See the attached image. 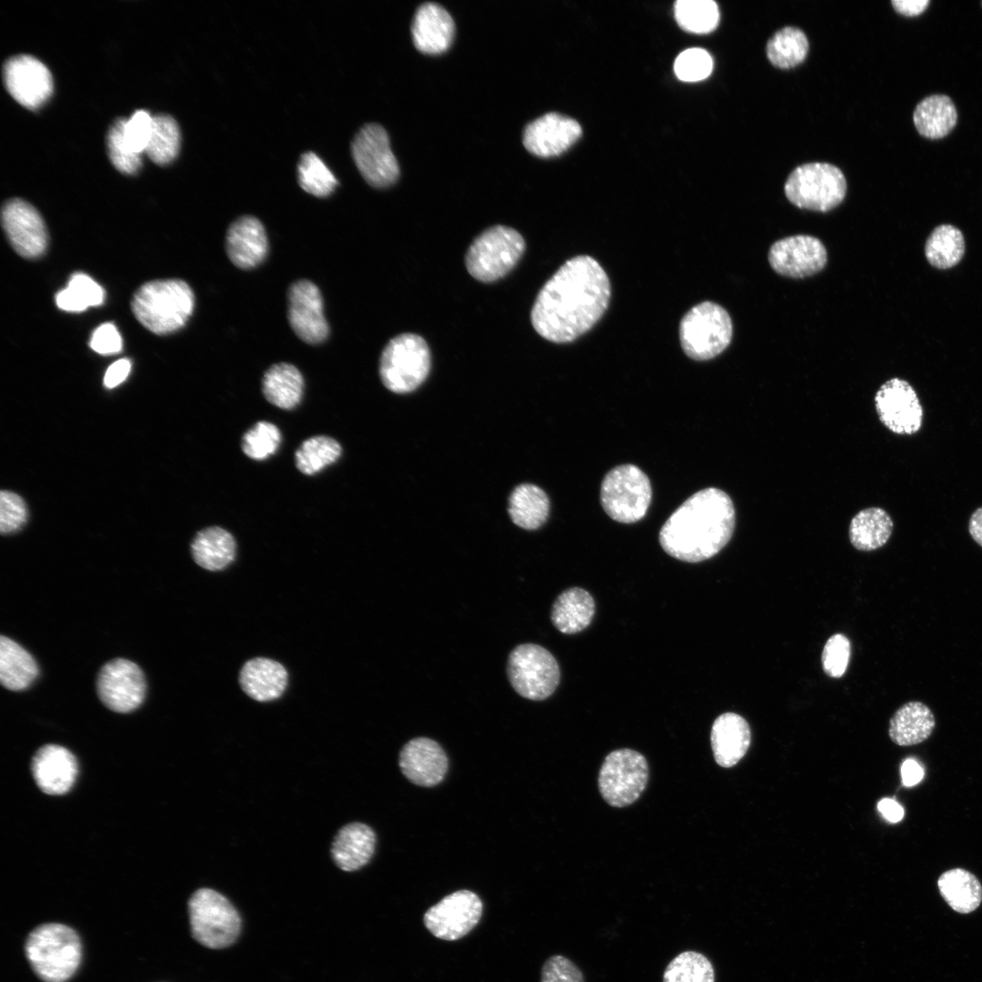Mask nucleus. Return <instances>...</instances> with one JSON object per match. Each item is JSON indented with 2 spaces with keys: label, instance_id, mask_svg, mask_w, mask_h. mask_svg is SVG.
I'll return each mask as SVG.
<instances>
[{
  "label": "nucleus",
  "instance_id": "obj_1",
  "mask_svg": "<svg viewBox=\"0 0 982 982\" xmlns=\"http://www.w3.org/2000/svg\"><path fill=\"white\" fill-rule=\"evenodd\" d=\"M611 295L608 276L589 256L567 261L540 289L531 323L545 339L568 343L587 332L606 312Z\"/></svg>",
  "mask_w": 982,
  "mask_h": 982
},
{
  "label": "nucleus",
  "instance_id": "obj_2",
  "mask_svg": "<svg viewBox=\"0 0 982 982\" xmlns=\"http://www.w3.org/2000/svg\"><path fill=\"white\" fill-rule=\"evenodd\" d=\"M735 523L730 496L719 488H705L669 516L659 532V542L674 558L701 562L716 556L729 542Z\"/></svg>",
  "mask_w": 982,
  "mask_h": 982
},
{
  "label": "nucleus",
  "instance_id": "obj_3",
  "mask_svg": "<svg viewBox=\"0 0 982 982\" xmlns=\"http://www.w3.org/2000/svg\"><path fill=\"white\" fill-rule=\"evenodd\" d=\"M25 954L35 974L44 982H65L76 972L82 958L77 933L61 923H45L26 937Z\"/></svg>",
  "mask_w": 982,
  "mask_h": 982
},
{
  "label": "nucleus",
  "instance_id": "obj_4",
  "mask_svg": "<svg viewBox=\"0 0 982 982\" xmlns=\"http://www.w3.org/2000/svg\"><path fill=\"white\" fill-rule=\"evenodd\" d=\"M194 307L193 290L181 279L147 282L135 292L132 300V310L137 320L157 335L169 334L184 326Z\"/></svg>",
  "mask_w": 982,
  "mask_h": 982
},
{
  "label": "nucleus",
  "instance_id": "obj_5",
  "mask_svg": "<svg viewBox=\"0 0 982 982\" xmlns=\"http://www.w3.org/2000/svg\"><path fill=\"white\" fill-rule=\"evenodd\" d=\"M188 914L192 937L207 948H226L240 935L242 920L238 911L214 889L195 890L188 900Z\"/></svg>",
  "mask_w": 982,
  "mask_h": 982
},
{
  "label": "nucleus",
  "instance_id": "obj_6",
  "mask_svg": "<svg viewBox=\"0 0 982 982\" xmlns=\"http://www.w3.org/2000/svg\"><path fill=\"white\" fill-rule=\"evenodd\" d=\"M733 325L727 311L711 301L692 307L679 326L681 346L687 356L696 361L716 357L730 344Z\"/></svg>",
  "mask_w": 982,
  "mask_h": 982
},
{
  "label": "nucleus",
  "instance_id": "obj_7",
  "mask_svg": "<svg viewBox=\"0 0 982 982\" xmlns=\"http://www.w3.org/2000/svg\"><path fill=\"white\" fill-rule=\"evenodd\" d=\"M431 356L426 340L406 333L392 338L385 346L379 361L383 385L397 394L416 390L427 377Z\"/></svg>",
  "mask_w": 982,
  "mask_h": 982
},
{
  "label": "nucleus",
  "instance_id": "obj_8",
  "mask_svg": "<svg viewBox=\"0 0 982 982\" xmlns=\"http://www.w3.org/2000/svg\"><path fill=\"white\" fill-rule=\"evenodd\" d=\"M785 195L794 205L812 211L827 212L841 204L847 193L842 171L828 163H807L797 166L787 177Z\"/></svg>",
  "mask_w": 982,
  "mask_h": 982
},
{
  "label": "nucleus",
  "instance_id": "obj_9",
  "mask_svg": "<svg viewBox=\"0 0 982 982\" xmlns=\"http://www.w3.org/2000/svg\"><path fill=\"white\" fill-rule=\"evenodd\" d=\"M525 246V240L516 230L505 225L492 226L469 246L466 255V269L478 281H496L516 265Z\"/></svg>",
  "mask_w": 982,
  "mask_h": 982
},
{
  "label": "nucleus",
  "instance_id": "obj_10",
  "mask_svg": "<svg viewBox=\"0 0 982 982\" xmlns=\"http://www.w3.org/2000/svg\"><path fill=\"white\" fill-rule=\"evenodd\" d=\"M651 485L646 475L636 466L621 465L603 479L601 504L614 520L631 524L646 515L651 502Z\"/></svg>",
  "mask_w": 982,
  "mask_h": 982
},
{
  "label": "nucleus",
  "instance_id": "obj_11",
  "mask_svg": "<svg viewBox=\"0 0 982 982\" xmlns=\"http://www.w3.org/2000/svg\"><path fill=\"white\" fill-rule=\"evenodd\" d=\"M506 673L515 691L531 700H544L558 686L560 669L555 656L545 647L521 644L509 654Z\"/></svg>",
  "mask_w": 982,
  "mask_h": 982
},
{
  "label": "nucleus",
  "instance_id": "obj_12",
  "mask_svg": "<svg viewBox=\"0 0 982 982\" xmlns=\"http://www.w3.org/2000/svg\"><path fill=\"white\" fill-rule=\"evenodd\" d=\"M647 779L648 765L645 757L633 749L622 748L606 757L599 770L598 788L606 803L623 807L640 797Z\"/></svg>",
  "mask_w": 982,
  "mask_h": 982
},
{
  "label": "nucleus",
  "instance_id": "obj_13",
  "mask_svg": "<svg viewBox=\"0 0 982 982\" xmlns=\"http://www.w3.org/2000/svg\"><path fill=\"white\" fill-rule=\"evenodd\" d=\"M355 164L372 186L387 187L399 176V165L390 147L386 131L378 124L362 126L351 143Z\"/></svg>",
  "mask_w": 982,
  "mask_h": 982
},
{
  "label": "nucleus",
  "instance_id": "obj_14",
  "mask_svg": "<svg viewBox=\"0 0 982 982\" xmlns=\"http://www.w3.org/2000/svg\"><path fill=\"white\" fill-rule=\"evenodd\" d=\"M483 903L479 897L469 890L451 893L429 907L424 914L423 922L436 937L454 941L467 935L479 922Z\"/></svg>",
  "mask_w": 982,
  "mask_h": 982
},
{
  "label": "nucleus",
  "instance_id": "obj_15",
  "mask_svg": "<svg viewBox=\"0 0 982 982\" xmlns=\"http://www.w3.org/2000/svg\"><path fill=\"white\" fill-rule=\"evenodd\" d=\"M97 694L110 710L127 713L137 708L145 695V680L134 662L115 658L103 666L96 682Z\"/></svg>",
  "mask_w": 982,
  "mask_h": 982
},
{
  "label": "nucleus",
  "instance_id": "obj_16",
  "mask_svg": "<svg viewBox=\"0 0 982 982\" xmlns=\"http://www.w3.org/2000/svg\"><path fill=\"white\" fill-rule=\"evenodd\" d=\"M880 421L897 435H913L922 426L924 411L917 392L906 380L894 377L885 382L875 396Z\"/></svg>",
  "mask_w": 982,
  "mask_h": 982
},
{
  "label": "nucleus",
  "instance_id": "obj_17",
  "mask_svg": "<svg viewBox=\"0 0 982 982\" xmlns=\"http://www.w3.org/2000/svg\"><path fill=\"white\" fill-rule=\"evenodd\" d=\"M323 307V296L316 284L307 279L291 284L287 292V318L292 330L303 342L318 345L328 337L329 326Z\"/></svg>",
  "mask_w": 982,
  "mask_h": 982
},
{
  "label": "nucleus",
  "instance_id": "obj_18",
  "mask_svg": "<svg viewBox=\"0 0 982 982\" xmlns=\"http://www.w3.org/2000/svg\"><path fill=\"white\" fill-rule=\"evenodd\" d=\"M768 262L781 276L804 278L826 266L827 252L818 238L797 235L776 241L769 248Z\"/></svg>",
  "mask_w": 982,
  "mask_h": 982
},
{
  "label": "nucleus",
  "instance_id": "obj_19",
  "mask_svg": "<svg viewBox=\"0 0 982 982\" xmlns=\"http://www.w3.org/2000/svg\"><path fill=\"white\" fill-rule=\"evenodd\" d=\"M3 76L12 97L29 109L40 107L53 93V78L49 69L29 55H18L8 59L4 65Z\"/></svg>",
  "mask_w": 982,
  "mask_h": 982
},
{
  "label": "nucleus",
  "instance_id": "obj_20",
  "mask_svg": "<svg viewBox=\"0 0 982 982\" xmlns=\"http://www.w3.org/2000/svg\"><path fill=\"white\" fill-rule=\"evenodd\" d=\"M2 225L13 248L23 257L40 256L47 246V232L38 211L20 198L8 200L2 208Z\"/></svg>",
  "mask_w": 982,
  "mask_h": 982
},
{
  "label": "nucleus",
  "instance_id": "obj_21",
  "mask_svg": "<svg viewBox=\"0 0 982 982\" xmlns=\"http://www.w3.org/2000/svg\"><path fill=\"white\" fill-rule=\"evenodd\" d=\"M579 124L558 113H548L528 124L523 144L539 157L556 156L568 149L581 135Z\"/></svg>",
  "mask_w": 982,
  "mask_h": 982
},
{
  "label": "nucleus",
  "instance_id": "obj_22",
  "mask_svg": "<svg viewBox=\"0 0 982 982\" xmlns=\"http://www.w3.org/2000/svg\"><path fill=\"white\" fill-rule=\"evenodd\" d=\"M399 767L412 783L433 787L444 779L448 760L437 742L428 737H416L408 741L400 751Z\"/></svg>",
  "mask_w": 982,
  "mask_h": 982
},
{
  "label": "nucleus",
  "instance_id": "obj_23",
  "mask_svg": "<svg viewBox=\"0 0 982 982\" xmlns=\"http://www.w3.org/2000/svg\"><path fill=\"white\" fill-rule=\"evenodd\" d=\"M225 251L232 264L240 269L259 266L268 252V239L262 222L253 215L235 219L226 231Z\"/></svg>",
  "mask_w": 982,
  "mask_h": 982
},
{
  "label": "nucleus",
  "instance_id": "obj_24",
  "mask_svg": "<svg viewBox=\"0 0 982 982\" xmlns=\"http://www.w3.org/2000/svg\"><path fill=\"white\" fill-rule=\"evenodd\" d=\"M74 755L58 745L40 747L31 761V771L38 787L48 795H63L70 790L77 776Z\"/></svg>",
  "mask_w": 982,
  "mask_h": 982
},
{
  "label": "nucleus",
  "instance_id": "obj_25",
  "mask_svg": "<svg viewBox=\"0 0 982 982\" xmlns=\"http://www.w3.org/2000/svg\"><path fill=\"white\" fill-rule=\"evenodd\" d=\"M414 45L421 53L438 55L446 51L455 35V24L440 5L427 2L414 15L411 26Z\"/></svg>",
  "mask_w": 982,
  "mask_h": 982
},
{
  "label": "nucleus",
  "instance_id": "obj_26",
  "mask_svg": "<svg viewBox=\"0 0 982 982\" xmlns=\"http://www.w3.org/2000/svg\"><path fill=\"white\" fill-rule=\"evenodd\" d=\"M710 740L716 764L732 767L742 759L750 746L749 725L736 713H723L712 725Z\"/></svg>",
  "mask_w": 982,
  "mask_h": 982
},
{
  "label": "nucleus",
  "instance_id": "obj_27",
  "mask_svg": "<svg viewBox=\"0 0 982 982\" xmlns=\"http://www.w3.org/2000/svg\"><path fill=\"white\" fill-rule=\"evenodd\" d=\"M288 674L279 662L255 657L244 664L239 673V684L243 691L259 702H268L280 697L287 686Z\"/></svg>",
  "mask_w": 982,
  "mask_h": 982
},
{
  "label": "nucleus",
  "instance_id": "obj_28",
  "mask_svg": "<svg viewBox=\"0 0 982 982\" xmlns=\"http://www.w3.org/2000/svg\"><path fill=\"white\" fill-rule=\"evenodd\" d=\"M376 834L366 824L353 822L344 826L336 835L331 856L335 864L344 871H356L371 859L376 847Z\"/></svg>",
  "mask_w": 982,
  "mask_h": 982
},
{
  "label": "nucleus",
  "instance_id": "obj_29",
  "mask_svg": "<svg viewBox=\"0 0 982 982\" xmlns=\"http://www.w3.org/2000/svg\"><path fill=\"white\" fill-rule=\"evenodd\" d=\"M957 110L950 96L933 94L916 105L913 123L923 137L937 140L947 136L957 124Z\"/></svg>",
  "mask_w": 982,
  "mask_h": 982
},
{
  "label": "nucleus",
  "instance_id": "obj_30",
  "mask_svg": "<svg viewBox=\"0 0 982 982\" xmlns=\"http://www.w3.org/2000/svg\"><path fill=\"white\" fill-rule=\"evenodd\" d=\"M935 726L932 710L922 702L910 701L901 706L890 718L888 735L896 745L914 746L927 740Z\"/></svg>",
  "mask_w": 982,
  "mask_h": 982
},
{
  "label": "nucleus",
  "instance_id": "obj_31",
  "mask_svg": "<svg viewBox=\"0 0 982 982\" xmlns=\"http://www.w3.org/2000/svg\"><path fill=\"white\" fill-rule=\"evenodd\" d=\"M236 543L227 530L220 526H209L199 531L191 543V554L195 562L209 571H220L235 559Z\"/></svg>",
  "mask_w": 982,
  "mask_h": 982
},
{
  "label": "nucleus",
  "instance_id": "obj_32",
  "mask_svg": "<svg viewBox=\"0 0 982 982\" xmlns=\"http://www.w3.org/2000/svg\"><path fill=\"white\" fill-rule=\"evenodd\" d=\"M595 614L591 595L580 587L562 592L553 604L551 621L563 634H576L589 626Z\"/></svg>",
  "mask_w": 982,
  "mask_h": 982
},
{
  "label": "nucleus",
  "instance_id": "obj_33",
  "mask_svg": "<svg viewBox=\"0 0 982 982\" xmlns=\"http://www.w3.org/2000/svg\"><path fill=\"white\" fill-rule=\"evenodd\" d=\"M304 386L301 372L294 365L285 362L272 365L262 378L265 398L285 410H291L300 403Z\"/></svg>",
  "mask_w": 982,
  "mask_h": 982
},
{
  "label": "nucleus",
  "instance_id": "obj_34",
  "mask_svg": "<svg viewBox=\"0 0 982 982\" xmlns=\"http://www.w3.org/2000/svg\"><path fill=\"white\" fill-rule=\"evenodd\" d=\"M937 887L944 900L957 913H971L981 904V883L967 869L956 867L943 872Z\"/></svg>",
  "mask_w": 982,
  "mask_h": 982
},
{
  "label": "nucleus",
  "instance_id": "obj_35",
  "mask_svg": "<svg viewBox=\"0 0 982 982\" xmlns=\"http://www.w3.org/2000/svg\"><path fill=\"white\" fill-rule=\"evenodd\" d=\"M38 676V666L29 652L11 638L0 637V681L12 691L27 688Z\"/></svg>",
  "mask_w": 982,
  "mask_h": 982
},
{
  "label": "nucleus",
  "instance_id": "obj_36",
  "mask_svg": "<svg viewBox=\"0 0 982 982\" xmlns=\"http://www.w3.org/2000/svg\"><path fill=\"white\" fill-rule=\"evenodd\" d=\"M893 531L890 516L880 507H869L858 512L849 526V539L860 551H873L883 546Z\"/></svg>",
  "mask_w": 982,
  "mask_h": 982
},
{
  "label": "nucleus",
  "instance_id": "obj_37",
  "mask_svg": "<svg viewBox=\"0 0 982 982\" xmlns=\"http://www.w3.org/2000/svg\"><path fill=\"white\" fill-rule=\"evenodd\" d=\"M966 252L962 231L954 225L941 224L928 235L924 254L928 264L940 270L950 269L960 263Z\"/></svg>",
  "mask_w": 982,
  "mask_h": 982
},
{
  "label": "nucleus",
  "instance_id": "obj_38",
  "mask_svg": "<svg viewBox=\"0 0 982 982\" xmlns=\"http://www.w3.org/2000/svg\"><path fill=\"white\" fill-rule=\"evenodd\" d=\"M508 513L517 526L535 530L547 518L549 499L540 487L533 484H521L510 495Z\"/></svg>",
  "mask_w": 982,
  "mask_h": 982
},
{
  "label": "nucleus",
  "instance_id": "obj_39",
  "mask_svg": "<svg viewBox=\"0 0 982 982\" xmlns=\"http://www.w3.org/2000/svg\"><path fill=\"white\" fill-rule=\"evenodd\" d=\"M808 47V40L804 32L799 28L787 26L769 38L766 52L773 65L789 69L805 60Z\"/></svg>",
  "mask_w": 982,
  "mask_h": 982
},
{
  "label": "nucleus",
  "instance_id": "obj_40",
  "mask_svg": "<svg viewBox=\"0 0 982 982\" xmlns=\"http://www.w3.org/2000/svg\"><path fill=\"white\" fill-rule=\"evenodd\" d=\"M342 447L328 436H311L299 446L295 453L296 468L304 475L313 476L341 456Z\"/></svg>",
  "mask_w": 982,
  "mask_h": 982
},
{
  "label": "nucleus",
  "instance_id": "obj_41",
  "mask_svg": "<svg viewBox=\"0 0 982 982\" xmlns=\"http://www.w3.org/2000/svg\"><path fill=\"white\" fill-rule=\"evenodd\" d=\"M180 129L169 115L153 116V127L145 153L157 165H166L177 155L180 148Z\"/></svg>",
  "mask_w": 982,
  "mask_h": 982
},
{
  "label": "nucleus",
  "instance_id": "obj_42",
  "mask_svg": "<svg viewBox=\"0 0 982 982\" xmlns=\"http://www.w3.org/2000/svg\"><path fill=\"white\" fill-rule=\"evenodd\" d=\"M105 290L89 276L74 274L65 289L55 295L56 306L68 312H82L104 303Z\"/></svg>",
  "mask_w": 982,
  "mask_h": 982
},
{
  "label": "nucleus",
  "instance_id": "obj_43",
  "mask_svg": "<svg viewBox=\"0 0 982 982\" xmlns=\"http://www.w3.org/2000/svg\"><path fill=\"white\" fill-rule=\"evenodd\" d=\"M663 982H715V971L710 960L702 953L686 950L667 964Z\"/></svg>",
  "mask_w": 982,
  "mask_h": 982
},
{
  "label": "nucleus",
  "instance_id": "obj_44",
  "mask_svg": "<svg viewBox=\"0 0 982 982\" xmlns=\"http://www.w3.org/2000/svg\"><path fill=\"white\" fill-rule=\"evenodd\" d=\"M675 16L684 30L707 34L717 26L719 10L712 0H678L675 4Z\"/></svg>",
  "mask_w": 982,
  "mask_h": 982
},
{
  "label": "nucleus",
  "instance_id": "obj_45",
  "mask_svg": "<svg viewBox=\"0 0 982 982\" xmlns=\"http://www.w3.org/2000/svg\"><path fill=\"white\" fill-rule=\"evenodd\" d=\"M297 175L301 188L317 197H326L331 195L338 183L334 174L314 152H306L301 155Z\"/></svg>",
  "mask_w": 982,
  "mask_h": 982
},
{
  "label": "nucleus",
  "instance_id": "obj_46",
  "mask_svg": "<svg viewBox=\"0 0 982 982\" xmlns=\"http://www.w3.org/2000/svg\"><path fill=\"white\" fill-rule=\"evenodd\" d=\"M281 443L279 428L271 422L258 421L242 436L244 454L254 460H265L274 455Z\"/></svg>",
  "mask_w": 982,
  "mask_h": 982
},
{
  "label": "nucleus",
  "instance_id": "obj_47",
  "mask_svg": "<svg viewBox=\"0 0 982 982\" xmlns=\"http://www.w3.org/2000/svg\"><path fill=\"white\" fill-rule=\"evenodd\" d=\"M125 120L117 118L108 131V155L118 171L132 175L142 166V154L135 153L126 144L124 137Z\"/></svg>",
  "mask_w": 982,
  "mask_h": 982
},
{
  "label": "nucleus",
  "instance_id": "obj_48",
  "mask_svg": "<svg viewBox=\"0 0 982 982\" xmlns=\"http://www.w3.org/2000/svg\"><path fill=\"white\" fill-rule=\"evenodd\" d=\"M713 59L702 48H689L676 57L674 65L676 75L685 82H696L706 78L712 72Z\"/></svg>",
  "mask_w": 982,
  "mask_h": 982
},
{
  "label": "nucleus",
  "instance_id": "obj_49",
  "mask_svg": "<svg viewBox=\"0 0 982 982\" xmlns=\"http://www.w3.org/2000/svg\"><path fill=\"white\" fill-rule=\"evenodd\" d=\"M851 654L849 639L843 634L837 633L826 642L822 656V667L830 677H841L847 671Z\"/></svg>",
  "mask_w": 982,
  "mask_h": 982
},
{
  "label": "nucleus",
  "instance_id": "obj_50",
  "mask_svg": "<svg viewBox=\"0 0 982 982\" xmlns=\"http://www.w3.org/2000/svg\"><path fill=\"white\" fill-rule=\"evenodd\" d=\"M27 519V508L17 494L2 490L0 493V531L8 535L18 531Z\"/></svg>",
  "mask_w": 982,
  "mask_h": 982
},
{
  "label": "nucleus",
  "instance_id": "obj_51",
  "mask_svg": "<svg viewBox=\"0 0 982 982\" xmlns=\"http://www.w3.org/2000/svg\"><path fill=\"white\" fill-rule=\"evenodd\" d=\"M153 116L145 110L135 111L124 124V137L129 147L138 154L145 151L151 136Z\"/></svg>",
  "mask_w": 982,
  "mask_h": 982
},
{
  "label": "nucleus",
  "instance_id": "obj_52",
  "mask_svg": "<svg viewBox=\"0 0 982 982\" xmlns=\"http://www.w3.org/2000/svg\"><path fill=\"white\" fill-rule=\"evenodd\" d=\"M540 982H585V977L572 960L562 955H554L543 964Z\"/></svg>",
  "mask_w": 982,
  "mask_h": 982
},
{
  "label": "nucleus",
  "instance_id": "obj_53",
  "mask_svg": "<svg viewBox=\"0 0 982 982\" xmlns=\"http://www.w3.org/2000/svg\"><path fill=\"white\" fill-rule=\"evenodd\" d=\"M89 345L98 354L114 355L122 350L123 340L115 326L105 323L93 332Z\"/></svg>",
  "mask_w": 982,
  "mask_h": 982
},
{
  "label": "nucleus",
  "instance_id": "obj_54",
  "mask_svg": "<svg viewBox=\"0 0 982 982\" xmlns=\"http://www.w3.org/2000/svg\"><path fill=\"white\" fill-rule=\"evenodd\" d=\"M131 370V362L127 358H121L114 362L106 370L104 376V385L107 388H113L125 380Z\"/></svg>",
  "mask_w": 982,
  "mask_h": 982
},
{
  "label": "nucleus",
  "instance_id": "obj_55",
  "mask_svg": "<svg viewBox=\"0 0 982 982\" xmlns=\"http://www.w3.org/2000/svg\"><path fill=\"white\" fill-rule=\"evenodd\" d=\"M930 0H893L891 5L896 12L905 16H917L923 14Z\"/></svg>",
  "mask_w": 982,
  "mask_h": 982
},
{
  "label": "nucleus",
  "instance_id": "obj_56",
  "mask_svg": "<svg viewBox=\"0 0 982 982\" xmlns=\"http://www.w3.org/2000/svg\"><path fill=\"white\" fill-rule=\"evenodd\" d=\"M901 776L904 786L912 787L921 781L924 770L916 760L910 758L902 764Z\"/></svg>",
  "mask_w": 982,
  "mask_h": 982
},
{
  "label": "nucleus",
  "instance_id": "obj_57",
  "mask_svg": "<svg viewBox=\"0 0 982 982\" xmlns=\"http://www.w3.org/2000/svg\"><path fill=\"white\" fill-rule=\"evenodd\" d=\"M877 807L883 817L892 823L900 821L904 817L903 807L893 799H881L877 804Z\"/></svg>",
  "mask_w": 982,
  "mask_h": 982
},
{
  "label": "nucleus",
  "instance_id": "obj_58",
  "mask_svg": "<svg viewBox=\"0 0 982 982\" xmlns=\"http://www.w3.org/2000/svg\"><path fill=\"white\" fill-rule=\"evenodd\" d=\"M968 531L974 541L982 546V506L976 509L970 516Z\"/></svg>",
  "mask_w": 982,
  "mask_h": 982
},
{
  "label": "nucleus",
  "instance_id": "obj_59",
  "mask_svg": "<svg viewBox=\"0 0 982 982\" xmlns=\"http://www.w3.org/2000/svg\"><path fill=\"white\" fill-rule=\"evenodd\" d=\"M981 5H982V2H981Z\"/></svg>",
  "mask_w": 982,
  "mask_h": 982
}]
</instances>
